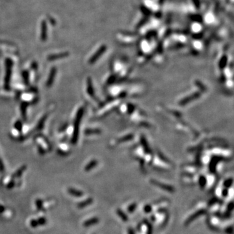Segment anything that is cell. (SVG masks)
<instances>
[{
	"label": "cell",
	"mask_w": 234,
	"mask_h": 234,
	"mask_svg": "<svg viewBox=\"0 0 234 234\" xmlns=\"http://www.w3.org/2000/svg\"><path fill=\"white\" fill-rule=\"evenodd\" d=\"M83 109L81 108L80 109L79 111L78 112L77 116H76V121H75V125H74V131H73V135L72 138V142H76L78 139V135L79 133V126H80V123L81 119V117L83 116Z\"/></svg>",
	"instance_id": "6da1fadb"
},
{
	"label": "cell",
	"mask_w": 234,
	"mask_h": 234,
	"mask_svg": "<svg viewBox=\"0 0 234 234\" xmlns=\"http://www.w3.org/2000/svg\"><path fill=\"white\" fill-rule=\"evenodd\" d=\"M206 213H207L206 210L202 209V210H200L197 211V212H196L195 213H193V215H190V217L188 218L186 220H185V226L189 225L190 223H191L192 222H193L194 220H195L197 218H198L199 217H200V216H202L203 215H205Z\"/></svg>",
	"instance_id": "7a4b0ae2"
},
{
	"label": "cell",
	"mask_w": 234,
	"mask_h": 234,
	"mask_svg": "<svg viewBox=\"0 0 234 234\" xmlns=\"http://www.w3.org/2000/svg\"><path fill=\"white\" fill-rule=\"evenodd\" d=\"M152 184H154V185H156V186H158L162 189L167 190V191H169L170 193H173L174 191V188L172 186H170V185L161 184V183H159L157 181H154V180L152 181Z\"/></svg>",
	"instance_id": "3957f363"
},
{
	"label": "cell",
	"mask_w": 234,
	"mask_h": 234,
	"mask_svg": "<svg viewBox=\"0 0 234 234\" xmlns=\"http://www.w3.org/2000/svg\"><path fill=\"white\" fill-rule=\"evenodd\" d=\"M55 68H53L52 70V72H50V74L49 76V79H48V80L47 81V83L46 85L47 86H50L52 85V84L53 81V80H54V77H55Z\"/></svg>",
	"instance_id": "277c9868"
},
{
	"label": "cell",
	"mask_w": 234,
	"mask_h": 234,
	"mask_svg": "<svg viewBox=\"0 0 234 234\" xmlns=\"http://www.w3.org/2000/svg\"><path fill=\"white\" fill-rule=\"evenodd\" d=\"M116 213L117 215H118L119 217L121 218V219L124 222H127V221L128 220V216H127L126 214L124 213V212H122L121 210L120 209H118L116 210Z\"/></svg>",
	"instance_id": "5b68a950"
},
{
	"label": "cell",
	"mask_w": 234,
	"mask_h": 234,
	"mask_svg": "<svg viewBox=\"0 0 234 234\" xmlns=\"http://www.w3.org/2000/svg\"><path fill=\"white\" fill-rule=\"evenodd\" d=\"M98 222V219L97 218H92V219H90L89 220L86 221L85 222V226H90V225H93V224H96Z\"/></svg>",
	"instance_id": "8992f818"
},
{
	"label": "cell",
	"mask_w": 234,
	"mask_h": 234,
	"mask_svg": "<svg viewBox=\"0 0 234 234\" xmlns=\"http://www.w3.org/2000/svg\"><path fill=\"white\" fill-rule=\"evenodd\" d=\"M137 206V205L136 203H132V204L129 205L128 207V212L129 213H133L134 211L136 210Z\"/></svg>",
	"instance_id": "52a82bcc"
},
{
	"label": "cell",
	"mask_w": 234,
	"mask_h": 234,
	"mask_svg": "<svg viewBox=\"0 0 234 234\" xmlns=\"http://www.w3.org/2000/svg\"><path fill=\"white\" fill-rule=\"evenodd\" d=\"M199 184L200 187L202 188L204 187V186L206 184V180L204 178V176H201L199 179Z\"/></svg>",
	"instance_id": "ba28073f"
},
{
	"label": "cell",
	"mask_w": 234,
	"mask_h": 234,
	"mask_svg": "<svg viewBox=\"0 0 234 234\" xmlns=\"http://www.w3.org/2000/svg\"><path fill=\"white\" fill-rule=\"evenodd\" d=\"M232 183H233V180L232 179H228L226 180V181L224 182V186L226 188H229L231 187V185H232Z\"/></svg>",
	"instance_id": "9c48e42d"
},
{
	"label": "cell",
	"mask_w": 234,
	"mask_h": 234,
	"mask_svg": "<svg viewBox=\"0 0 234 234\" xmlns=\"http://www.w3.org/2000/svg\"><path fill=\"white\" fill-rule=\"evenodd\" d=\"M152 206L150 205H149V204L146 205L144 207V212L145 213H150L152 212Z\"/></svg>",
	"instance_id": "30bf717a"
},
{
	"label": "cell",
	"mask_w": 234,
	"mask_h": 234,
	"mask_svg": "<svg viewBox=\"0 0 234 234\" xmlns=\"http://www.w3.org/2000/svg\"><path fill=\"white\" fill-rule=\"evenodd\" d=\"M96 164V161H93L92 162H90L89 164H88L86 165V170H90L92 168H93L95 166Z\"/></svg>",
	"instance_id": "8fae6325"
},
{
	"label": "cell",
	"mask_w": 234,
	"mask_h": 234,
	"mask_svg": "<svg viewBox=\"0 0 234 234\" xmlns=\"http://www.w3.org/2000/svg\"><path fill=\"white\" fill-rule=\"evenodd\" d=\"M147 234H152V226L150 224L147 222Z\"/></svg>",
	"instance_id": "7c38bea8"
},
{
	"label": "cell",
	"mask_w": 234,
	"mask_h": 234,
	"mask_svg": "<svg viewBox=\"0 0 234 234\" xmlns=\"http://www.w3.org/2000/svg\"><path fill=\"white\" fill-rule=\"evenodd\" d=\"M233 207H234V205H233V203L232 202H231L230 203H229V204L227 206V211L228 212L230 213L231 211L233 210Z\"/></svg>",
	"instance_id": "4fadbf2b"
},
{
	"label": "cell",
	"mask_w": 234,
	"mask_h": 234,
	"mask_svg": "<svg viewBox=\"0 0 234 234\" xmlns=\"http://www.w3.org/2000/svg\"><path fill=\"white\" fill-rule=\"evenodd\" d=\"M217 202H218L217 198H212V200H210L209 203H208V205H209L210 206H211V205H213V204H215V203H216Z\"/></svg>",
	"instance_id": "5bb4252c"
},
{
	"label": "cell",
	"mask_w": 234,
	"mask_h": 234,
	"mask_svg": "<svg viewBox=\"0 0 234 234\" xmlns=\"http://www.w3.org/2000/svg\"><path fill=\"white\" fill-rule=\"evenodd\" d=\"M88 92L90 95H93V89L92 88V85H91L90 82L88 83Z\"/></svg>",
	"instance_id": "9a60e30c"
},
{
	"label": "cell",
	"mask_w": 234,
	"mask_h": 234,
	"mask_svg": "<svg viewBox=\"0 0 234 234\" xmlns=\"http://www.w3.org/2000/svg\"><path fill=\"white\" fill-rule=\"evenodd\" d=\"M233 231V229L232 226H230V227H228L226 230V232L228 234H232Z\"/></svg>",
	"instance_id": "2e32d148"
},
{
	"label": "cell",
	"mask_w": 234,
	"mask_h": 234,
	"mask_svg": "<svg viewBox=\"0 0 234 234\" xmlns=\"http://www.w3.org/2000/svg\"><path fill=\"white\" fill-rule=\"evenodd\" d=\"M222 195L223 197H227L228 195V190H227V189H224V190H222Z\"/></svg>",
	"instance_id": "e0dca14e"
},
{
	"label": "cell",
	"mask_w": 234,
	"mask_h": 234,
	"mask_svg": "<svg viewBox=\"0 0 234 234\" xmlns=\"http://www.w3.org/2000/svg\"><path fill=\"white\" fill-rule=\"evenodd\" d=\"M128 234H135L134 231H133V229L130 228H129L128 229Z\"/></svg>",
	"instance_id": "ac0fdd59"
},
{
	"label": "cell",
	"mask_w": 234,
	"mask_h": 234,
	"mask_svg": "<svg viewBox=\"0 0 234 234\" xmlns=\"http://www.w3.org/2000/svg\"><path fill=\"white\" fill-rule=\"evenodd\" d=\"M164 211H165V212H166L167 210L165 209V208H164V209H160V210H158V212H163Z\"/></svg>",
	"instance_id": "d6986e66"
}]
</instances>
